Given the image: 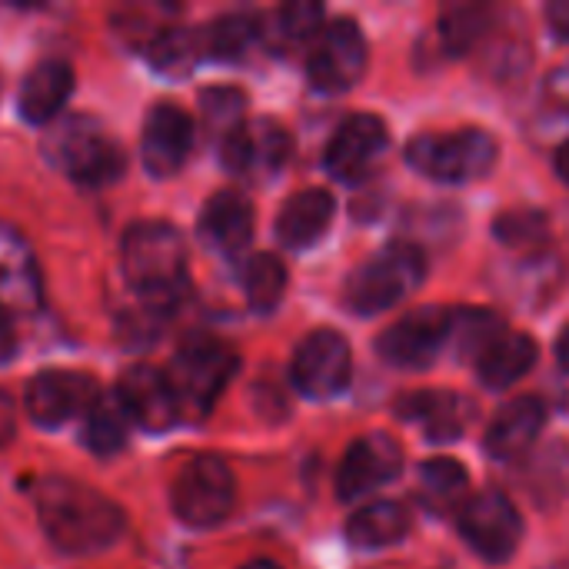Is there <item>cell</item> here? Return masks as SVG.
<instances>
[{
	"mask_svg": "<svg viewBox=\"0 0 569 569\" xmlns=\"http://www.w3.org/2000/svg\"><path fill=\"white\" fill-rule=\"evenodd\" d=\"M37 517L47 540L70 557H90L113 547L127 527L113 500L63 477H50L37 487Z\"/></svg>",
	"mask_w": 569,
	"mask_h": 569,
	"instance_id": "cell-1",
	"label": "cell"
},
{
	"mask_svg": "<svg viewBox=\"0 0 569 569\" xmlns=\"http://www.w3.org/2000/svg\"><path fill=\"white\" fill-rule=\"evenodd\" d=\"M123 273L133 293L153 310L167 313L187 293V247L163 220H140L123 237Z\"/></svg>",
	"mask_w": 569,
	"mask_h": 569,
	"instance_id": "cell-2",
	"label": "cell"
},
{
	"mask_svg": "<svg viewBox=\"0 0 569 569\" xmlns=\"http://www.w3.org/2000/svg\"><path fill=\"white\" fill-rule=\"evenodd\" d=\"M423 277H427L423 250L410 240H393L350 273L343 303L350 313L377 317L393 303H400L407 293H413L423 283Z\"/></svg>",
	"mask_w": 569,
	"mask_h": 569,
	"instance_id": "cell-3",
	"label": "cell"
},
{
	"mask_svg": "<svg viewBox=\"0 0 569 569\" xmlns=\"http://www.w3.org/2000/svg\"><path fill=\"white\" fill-rule=\"evenodd\" d=\"M500 157L497 137L480 127L450 133H420L407 147V163L437 183H470L493 170Z\"/></svg>",
	"mask_w": 569,
	"mask_h": 569,
	"instance_id": "cell-4",
	"label": "cell"
},
{
	"mask_svg": "<svg viewBox=\"0 0 569 569\" xmlns=\"http://www.w3.org/2000/svg\"><path fill=\"white\" fill-rule=\"evenodd\" d=\"M47 153L80 187H110L127 167L123 150L87 117L60 123L47 140Z\"/></svg>",
	"mask_w": 569,
	"mask_h": 569,
	"instance_id": "cell-5",
	"label": "cell"
},
{
	"mask_svg": "<svg viewBox=\"0 0 569 569\" xmlns=\"http://www.w3.org/2000/svg\"><path fill=\"white\" fill-rule=\"evenodd\" d=\"M233 373H237V353L227 343L210 340V337H200L180 347L167 370L183 417L210 413V407L217 403V397L223 393Z\"/></svg>",
	"mask_w": 569,
	"mask_h": 569,
	"instance_id": "cell-6",
	"label": "cell"
},
{
	"mask_svg": "<svg viewBox=\"0 0 569 569\" xmlns=\"http://www.w3.org/2000/svg\"><path fill=\"white\" fill-rule=\"evenodd\" d=\"M233 500H237L233 473L213 453H200V457L187 460L170 487L173 513L187 527H200V530L223 523L233 510Z\"/></svg>",
	"mask_w": 569,
	"mask_h": 569,
	"instance_id": "cell-7",
	"label": "cell"
},
{
	"mask_svg": "<svg viewBox=\"0 0 569 569\" xmlns=\"http://www.w3.org/2000/svg\"><path fill=\"white\" fill-rule=\"evenodd\" d=\"M367 70V37L357 20L340 17L317 37L307 57L310 87L320 93H347Z\"/></svg>",
	"mask_w": 569,
	"mask_h": 569,
	"instance_id": "cell-8",
	"label": "cell"
},
{
	"mask_svg": "<svg viewBox=\"0 0 569 569\" xmlns=\"http://www.w3.org/2000/svg\"><path fill=\"white\" fill-rule=\"evenodd\" d=\"M460 537L487 563H507L523 540L520 510L503 490H483L460 507Z\"/></svg>",
	"mask_w": 569,
	"mask_h": 569,
	"instance_id": "cell-9",
	"label": "cell"
},
{
	"mask_svg": "<svg viewBox=\"0 0 569 569\" xmlns=\"http://www.w3.org/2000/svg\"><path fill=\"white\" fill-rule=\"evenodd\" d=\"M350 373H353L350 343L337 330H313L310 337H303L290 363V377L297 390L310 400H333L337 393L347 390Z\"/></svg>",
	"mask_w": 569,
	"mask_h": 569,
	"instance_id": "cell-10",
	"label": "cell"
},
{
	"mask_svg": "<svg viewBox=\"0 0 569 569\" xmlns=\"http://www.w3.org/2000/svg\"><path fill=\"white\" fill-rule=\"evenodd\" d=\"M450 340V310L417 307L377 337V353L403 370L430 367Z\"/></svg>",
	"mask_w": 569,
	"mask_h": 569,
	"instance_id": "cell-11",
	"label": "cell"
},
{
	"mask_svg": "<svg viewBox=\"0 0 569 569\" xmlns=\"http://www.w3.org/2000/svg\"><path fill=\"white\" fill-rule=\"evenodd\" d=\"M387 147H390L387 123L373 113H357L337 127L323 163H327L333 180L357 187L380 167Z\"/></svg>",
	"mask_w": 569,
	"mask_h": 569,
	"instance_id": "cell-12",
	"label": "cell"
},
{
	"mask_svg": "<svg viewBox=\"0 0 569 569\" xmlns=\"http://www.w3.org/2000/svg\"><path fill=\"white\" fill-rule=\"evenodd\" d=\"M220 160L237 177L267 180L290 160V133L273 120H243L227 140H220Z\"/></svg>",
	"mask_w": 569,
	"mask_h": 569,
	"instance_id": "cell-13",
	"label": "cell"
},
{
	"mask_svg": "<svg viewBox=\"0 0 569 569\" xmlns=\"http://www.w3.org/2000/svg\"><path fill=\"white\" fill-rule=\"evenodd\" d=\"M403 473V447L390 433H367L360 437L337 470V493L340 500H360Z\"/></svg>",
	"mask_w": 569,
	"mask_h": 569,
	"instance_id": "cell-14",
	"label": "cell"
},
{
	"mask_svg": "<svg viewBox=\"0 0 569 569\" xmlns=\"http://www.w3.org/2000/svg\"><path fill=\"white\" fill-rule=\"evenodd\" d=\"M97 383L87 373L70 370H43L27 383L23 407L27 417L40 427H60L73 417H83L97 400Z\"/></svg>",
	"mask_w": 569,
	"mask_h": 569,
	"instance_id": "cell-15",
	"label": "cell"
},
{
	"mask_svg": "<svg viewBox=\"0 0 569 569\" xmlns=\"http://www.w3.org/2000/svg\"><path fill=\"white\" fill-rule=\"evenodd\" d=\"M117 397H120L130 423L147 433H163L183 417L180 400L170 387V377L153 367L127 370L117 383Z\"/></svg>",
	"mask_w": 569,
	"mask_h": 569,
	"instance_id": "cell-16",
	"label": "cell"
},
{
	"mask_svg": "<svg viewBox=\"0 0 569 569\" xmlns=\"http://www.w3.org/2000/svg\"><path fill=\"white\" fill-rule=\"evenodd\" d=\"M193 147V117L177 103H157L147 113L143 137H140V157L143 167L153 177H173Z\"/></svg>",
	"mask_w": 569,
	"mask_h": 569,
	"instance_id": "cell-17",
	"label": "cell"
},
{
	"mask_svg": "<svg viewBox=\"0 0 569 569\" xmlns=\"http://www.w3.org/2000/svg\"><path fill=\"white\" fill-rule=\"evenodd\" d=\"M397 413L403 420L420 423L430 443L460 440L467 433V427L473 423V417H477L473 403L467 397L453 393V390H417L410 397H400Z\"/></svg>",
	"mask_w": 569,
	"mask_h": 569,
	"instance_id": "cell-18",
	"label": "cell"
},
{
	"mask_svg": "<svg viewBox=\"0 0 569 569\" xmlns=\"http://www.w3.org/2000/svg\"><path fill=\"white\" fill-rule=\"evenodd\" d=\"M547 423V403L540 397H517L510 400L487 427L483 450L497 463H513L520 460L540 437Z\"/></svg>",
	"mask_w": 569,
	"mask_h": 569,
	"instance_id": "cell-19",
	"label": "cell"
},
{
	"mask_svg": "<svg viewBox=\"0 0 569 569\" xmlns=\"http://www.w3.org/2000/svg\"><path fill=\"white\" fill-rule=\"evenodd\" d=\"M333 213H337V200L330 190L323 187L300 190L283 203L277 217V240L290 250H307L327 233V227L333 223Z\"/></svg>",
	"mask_w": 569,
	"mask_h": 569,
	"instance_id": "cell-20",
	"label": "cell"
},
{
	"mask_svg": "<svg viewBox=\"0 0 569 569\" xmlns=\"http://www.w3.org/2000/svg\"><path fill=\"white\" fill-rule=\"evenodd\" d=\"M200 237L220 253H240L253 237V207L240 190H220L200 213Z\"/></svg>",
	"mask_w": 569,
	"mask_h": 569,
	"instance_id": "cell-21",
	"label": "cell"
},
{
	"mask_svg": "<svg viewBox=\"0 0 569 569\" xmlns=\"http://www.w3.org/2000/svg\"><path fill=\"white\" fill-rule=\"evenodd\" d=\"M40 300V273L30 243L7 223H0V307L27 310Z\"/></svg>",
	"mask_w": 569,
	"mask_h": 569,
	"instance_id": "cell-22",
	"label": "cell"
},
{
	"mask_svg": "<svg viewBox=\"0 0 569 569\" xmlns=\"http://www.w3.org/2000/svg\"><path fill=\"white\" fill-rule=\"evenodd\" d=\"M73 90V70L67 60H43L37 63L20 87V113L30 123H50Z\"/></svg>",
	"mask_w": 569,
	"mask_h": 569,
	"instance_id": "cell-23",
	"label": "cell"
},
{
	"mask_svg": "<svg viewBox=\"0 0 569 569\" xmlns=\"http://www.w3.org/2000/svg\"><path fill=\"white\" fill-rule=\"evenodd\" d=\"M537 363V340L527 333H503L480 360L477 377L487 390H510Z\"/></svg>",
	"mask_w": 569,
	"mask_h": 569,
	"instance_id": "cell-24",
	"label": "cell"
},
{
	"mask_svg": "<svg viewBox=\"0 0 569 569\" xmlns=\"http://www.w3.org/2000/svg\"><path fill=\"white\" fill-rule=\"evenodd\" d=\"M410 530V513L403 503L397 500H377V503H367L360 507L350 523H347V537L353 547L360 550H383V547H393L407 537Z\"/></svg>",
	"mask_w": 569,
	"mask_h": 569,
	"instance_id": "cell-25",
	"label": "cell"
},
{
	"mask_svg": "<svg viewBox=\"0 0 569 569\" xmlns=\"http://www.w3.org/2000/svg\"><path fill=\"white\" fill-rule=\"evenodd\" d=\"M200 33H203V53L207 57L223 60V63H237L257 47V40L263 37V23L257 13H227V17H217Z\"/></svg>",
	"mask_w": 569,
	"mask_h": 569,
	"instance_id": "cell-26",
	"label": "cell"
},
{
	"mask_svg": "<svg viewBox=\"0 0 569 569\" xmlns=\"http://www.w3.org/2000/svg\"><path fill=\"white\" fill-rule=\"evenodd\" d=\"M503 333L507 330H503L500 317L483 310V307L450 310V340H447V347H453L460 360H480Z\"/></svg>",
	"mask_w": 569,
	"mask_h": 569,
	"instance_id": "cell-27",
	"label": "cell"
},
{
	"mask_svg": "<svg viewBox=\"0 0 569 569\" xmlns=\"http://www.w3.org/2000/svg\"><path fill=\"white\" fill-rule=\"evenodd\" d=\"M127 430H130V417L113 393H100L90 410L83 413V443L97 453V457H113L123 443H127Z\"/></svg>",
	"mask_w": 569,
	"mask_h": 569,
	"instance_id": "cell-28",
	"label": "cell"
},
{
	"mask_svg": "<svg viewBox=\"0 0 569 569\" xmlns=\"http://www.w3.org/2000/svg\"><path fill=\"white\" fill-rule=\"evenodd\" d=\"M467 470L450 457H433L420 467V500L433 513L463 507L467 500Z\"/></svg>",
	"mask_w": 569,
	"mask_h": 569,
	"instance_id": "cell-29",
	"label": "cell"
},
{
	"mask_svg": "<svg viewBox=\"0 0 569 569\" xmlns=\"http://www.w3.org/2000/svg\"><path fill=\"white\" fill-rule=\"evenodd\" d=\"M240 283H243L247 303H250L257 313H270V310H277V303L283 300V290H287V267H283L273 253H253V257L243 263Z\"/></svg>",
	"mask_w": 569,
	"mask_h": 569,
	"instance_id": "cell-30",
	"label": "cell"
},
{
	"mask_svg": "<svg viewBox=\"0 0 569 569\" xmlns=\"http://www.w3.org/2000/svg\"><path fill=\"white\" fill-rule=\"evenodd\" d=\"M323 33V7L320 3H287L273 13V37L280 47H303V43H317V37Z\"/></svg>",
	"mask_w": 569,
	"mask_h": 569,
	"instance_id": "cell-31",
	"label": "cell"
},
{
	"mask_svg": "<svg viewBox=\"0 0 569 569\" xmlns=\"http://www.w3.org/2000/svg\"><path fill=\"white\" fill-rule=\"evenodd\" d=\"M150 57L160 70L167 73H183L190 70L200 57H203V33L197 30H183V27H167L153 43H150Z\"/></svg>",
	"mask_w": 569,
	"mask_h": 569,
	"instance_id": "cell-32",
	"label": "cell"
},
{
	"mask_svg": "<svg viewBox=\"0 0 569 569\" xmlns=\"http://www.w3.org/2000/svg\"><path fill=\"white\" fill-rule=\"evenodd\" d=\"M487 20H490V17H487L483 7H470V3L450 7V10L440 17V40H443L447 53H450V57L467 53V50L483 37Z\"/></svg>",
	"mask_w": 569,
	"mask_h": 569,
	"instance_id": "cell-33",
	"label": "cell"
},
{
	"mask_svg": "<svg viewBox=\"0 0 569 569\" xmlns=\"http://www.w3.org/2000/svg\"><path fill=\"white\" fill-rule=\"evenodd\" d=\"M547 230H550V220L543 210H507L497 217L493 223V233L503 247H540L547 240Z\"/></svg>",
	"mask_w": 569,
	"mask_h": 569,
	"instance_id": "cell-34",
	"label": "cell"
},
{
	"mask_svg": "<svg viewBox=\"0 0 569 569\" xmlns=\"http://www.w3.org/2000/svg\"><path fill=\"white\" fill-rule=\"evenodd\" d=\"M200 107H203V120H207L210 133H217L220 140H227L243 123V93H237L230 87L207 90L200 97Z\"/></svg>",
	"mask_w": 569,
	"mask_h": 569,
	"instance_id": "cell-35",
	"label": "cell"
},
{
	"mask_svg": "<svg viewBox=\"0 0 569 569\" xmlns=\"http://www.w3.org/2000/svg\"><path fill=\"white\" fill-rule=\"evenodd\" d=\"M17 353V327L7 307H0V363H7Z\"/></svg>",
	"mask_w": 569,
	"mask_h": 569,
	"instance_id": "cell-36",
	"label": "cell"
},
{
	"mask_svg": "<svg viewBox=\"0 0 569 569\" xmlns=\"http://www.w3.org/2000/svg\"><path fill=\"white\" fill-rule=\"evenodd\" d=\"M547 20H550V30L560 37V40H569V0H557L547 7Z\"/></svg>",
	"mask_w": 569,
	"mask_h": 569,
	"instance_id": "cell-37",
	"label": "cell"
},
{
	"mask_svg": "<svg viewBox=\"0 0 569 569\" xmlns=\"http://www.w3.org/2000/svg\"><path fill=\"white\" fill-rule=\"evenodd\" d=\"M13 430H17V410H13L10 397L0 393V447L13 437Z\"/></svg>",
	"mask_w": 569,
	"mask_h": 569,
	"instance_id": "cell-38",
	"label": "cell"
},
{
	"mask_svg": "<svg viewBox=\"0 0 569 569\" xmlns=\"http://www.w3.org/2000/svg\"><path fill=\"white\" fill-rule=\"evenodd\" d=\"M557 363L569 373V327L560 333V340H557Z\"/></svg>",
	"mask_w": 569,
	"mask_h": 569,
	"instance_id": "cell-39",
	"label": "cell"
},
{
	"mask_svg": "<svg viewBox=\"0 0 569 569\" xmlns=\"http://www.w3.org/2000/svg\"><path fill=\"white\" fill-rule=\"evenodd\" d=\"M557 173L569 183V140L560 147V153H557Z\"/></svg>",
	"mask_w": 569,
	"mask_h": 569,
	"instance_id": "cell-40",
	"label": "cell"
},
{
	"mask_svg": "<svg viewBox=\"0 0 569 569\" xmlns=\"http://www.w3.org/2000/svg\"><path fill=\"white\" fill-rule=\"evenodd\" d=\"M243 569H280L277 563H270V560H253V563H247Z\"/></svg>",
	"mask_w": 569,
	"mask_h": 569,
	"instance_id": "cell-41",
	"label": "cell"
}]
</instances>
